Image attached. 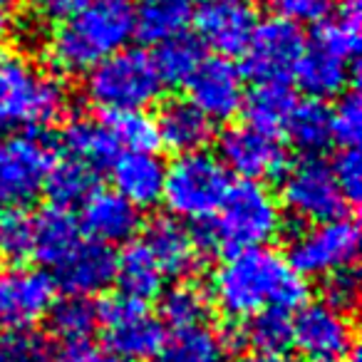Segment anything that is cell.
I'll return each mask as SVG.
<instances>
[{
	"label": "cell",
	"instance_id": "obj_26",
	"mask_svg": "<svg viewBox=\"0 0 362 362\" xmlns=\"http://www.w3.org/2000/svg\"><path fill=\"white\" fill-rule=\"evenodd\" d=\"M62 151L95 171L110 166L119 156V146L110 127L95 119H77L67 124V129L62 132Z\"/></svg>",
	"mask_w": 362,
	"mask_h": 362
},
{
	"label": "cell",
	"instance_id": "obj_8",
	"mask_svg": "<svg viewBox=\"0 0 362 362\" xmlns=\"http://www.w3.org/2000/svg\"><path fill=\"white\" fill-rule=\"evenodd\" d=\"M52 149L35 134H13L0 141V211L28 209L45 192Z\"/></svg>",
	"mask_w": 362,
	"mask_h": 362
},
{
	"label": "cell",
	"instance_id": "obj_31",
	"mask_svg": "<svg viewBox=\"0 0 362 362\" xmlns=\"http://www.w3.org/2000/svg\"><path fill=\"white\" fill-rule=\"evenodd\" d=\"M159 315L171 330L204 325L211 315V296L197 283H176L161 296Z\"/></svg>",
	"mask_w": 362,
	"mask_h": 362
},
{
	"label": "cell",
	"instance_id": "obj_50",
	"mask_svg": "<svg viewBox=\"0 0 362 362\" xmlns=\"http://www.w3.org/2000/svg\"><path fill=\"white\" fill-rule=\"evenodd\" d=\"M204 3H211V0H204Z\"/></svg>",
	"mask_w": 362,
	"mask_h": 362
},
{
	"label": "cell",
	"instance_id": "obj_30",
	"mask_svg": "<svg viewBox=\"0 0 362 362\" xmlns=\"http://www.w3.org/2000/svg\"><path fill=\"white\" fill-rule=\"evenodd\" d=\"M296 102L298 100L293 97L288 85H283V82H268V85H256V90L251 95H246L243 110H246L248 124L278 134L286 127Z\"/></svg>",
	"mask_w": 362,
	"mask_h": 362
},
{
	"label": "cell",
	"instance_id": "obj_41",
	"mask_svg": "<svg viewBox=\"0 0 362 362\" xmlns=\"http://www.w3.org/2000/svg\"><path fill=\"white\" fill-rule=\"evenodd\" d=\"M357 296H360V278L352 266L325 276V303L347 313L350 308H355Z\"/></svg>",
	"mask_w": 362,
	"mask_h": 362
},
{
	"label": "cell",
	"instance_id": "obj_37",
	"mask_svg": "<svg viewBox=\"0 0 362 362\" xmlns=\"http://www.w3.org/2000/svg\"><path fill=\"white\" fill-rule=\"evenodd\" d=\"M330 132L332 141H337L342 149L357 146L362 136V100L357 92H345L335 110H330Z\"/></svg>",
	"mask_w": 362,
	"mask_h": 362
},
{
	"label": "cell",
	"instance_id": "obj_34",
	"mask_svg": "<svg viewBox=\"0 0 362 362\" xmlns=\"http://www.w3.org/2000/svg\"><path fill=\"white\" fill-rule=\"evenodd\" d=\"M248 340L256 350L286 352L291 345V313L281 308H268L248 317L246 330L241 332V342Z\"/></svg>",
	"mask_w": 362,
	"mask_h": 362
},
{
	"label": "cell",
	"instance_id": "obj_13",
	"mask_svg": "<svg viewBox=\"0 0 362 362\" xmlns=\"http://www.w3.org/2000/svg\"><path fill=\"white\" fill-rule=\"evenodd\" d=\"M218 161L241 181L276 179L286 171L288 151L278 134L253 124H233L218 136Z\"/></svg>",
	"mask_w": 362,
	"mask_h": 362
},
{
	"label": "cell",
	"instance_id": "obj_16",
	"mask_svg": "<svg viewBox=\"0 0 362 362\" xmlns=\"http://www.w3.org/2000/svg\"><path fill=\"white\" fill-rule=\"evenodd\" d=\"M55 281L37 268L0 273V322L8 330H25L47 317L55 303Z\"/></svg>",
	"mask_w": 362,
	"mask_h": 362
},
{
	"label": "cell",
	"instance_id": "obj_9",
	"mask_svg": "<svg viewBox=\"0 0 362 362\" xmlns=\"http://www.w3.org/2000/svg\"><path fill=\"white\" fill-rule=\"evenodd\" d=\"M360 251V228L352 218L340 216L313 223L291 243L288 263L303 278H325L340 268H350Z\"/></svg>",
	"mask_w": 362,
	"mask_h": 362
},
{
	"label": "cell",
	"instance_id": "obj_45",
	"mask_svg": "<svg viewBox=\"0 0 362 362\" xmlns=\"http://www.w3.org/2000/svg\"><path fill=\"white\" fill-rule=\"evenodd\" d=\"M82 362H139V360H132V357H124V355H117L112 350H105V352H85V360Z\"/></svg>",
	"mask_w": 362,
	"mask_h": 362
},
{
	"label": "cell",
	"instance_id": "obj_46",
	"mask_svg": "<svg viewBox=\"0 0 362 362\" xmlns=\"http://www.w3.org/2000/svg\"><path fill=\"white\" fill-rule=\"evenodd\" d=\"M87 347H65L57 357H50L47 362H82L85 360Z\"/></svg>",
	"mask_w": 362,
	"mask_h": 362
},
{
	"label": "cell",
	"instance_id": "obj_47",
	"mask_svg": "<svg viewBox=\"0 0 362 362\" xmlns=\"http://www.w3.org/2000/svg\"><path fill=\"white\" fill-rule=\"evenodd\" d=\"M3 266H6V256H3V251H0V273H3Z\"/></svg>",
	"mask_w": 362,
	"mask_h": 362
},
{
	"label": "cell",
	"instance_id": "obj_38",
	"mask_svg": "<svg viewBox=\"0 0 362 362\" xmlns=\"http://www.w3.org/2000/svg\"><path fill=\"white\" fill-rule=\"evenodd\" d=\"M50 347L35 330H6L0 335V362H47Z\"/></svg>",
	"mask_w": 362,
	"mask_h": 362
},
{
	"label": "cell",
	"instance_id": "obj_5",
	"mask_svg": "<svg viewBox=\"0 0 362 362\" xmlns=\"http://www.w3.org/2000/svg\"><path fill=\"white\" fill-rule=\"evenodd\" d=\"M360 57V16L352 6L335 21L317 25L296 67V82L313 100L342 95L355 77Z\"/></svg>",
	"mask_w": 362,
	"mask_h": 362
},
{
	"label": "cell",
	"instance_id": "obj_20",
	"mask_svg": "<svg viewBox=\"0 0 362 362\" xmlns=\"http://www.w3.org/2000/svg\"><path fill=\"white\" fill-rule=\"evenodd\" d=\"M159 263L164 278H187L204 263L199 233H192L179 218H159L141 238Z\"/></svg>",
	"mask_w": 362,
	"mask_h": 362
},
{
	"label": "cell",
	"instance_id": "obj_19",
	"mask_svg": "<svg viewBox=\"0 0 362 362\" xmlns=\"http://www.w3.org/2000/svg\"><path fill=\"white\" fill-rule=\"evenodd\" d=\"M115 253L110 246L97 241H80L55 266V286L67 296L90 298L115 283Z\"/></svg>",
	"mask_w": 362,
	"mask_h": 362
},
{
	"label": "cell",
	"instance_id": "obj_4",
	"mask_svg": "<svg viewBox=\"0 0 362 362\" xmlns=\"http://www.w3.org/2000/svg\"><path fill=\"white\" fill-rule=\"evenodd\" d=\"M283 226V209L261 181L231 184L221 206L211 216L206 233H199L204 248L236 253L268 246Z\"/></svg>",
	"mask_w": 362,
	"mask_h": 362
},
{
	"label": "cell",
	"instance_id": "obj_6",
	"mask_svg": "<svg viewBox=\"0 0 362 362\" xmlns=\"http://www.w3.org/2000/svg\"><path fill=\"white\" fill-rule=\"evenodd\" d=\"M159 72L149 52L124 47L97 62L85 80V97L92 107L107 112L146 110L161 95Z\"/></svg>",
	"mask_w": 362,
	"mask_h": 362
},
{
	"label": "cell",
	"instance_id": "obj_27",
	"mask_svg": "<svg viewBox=\"0 0 362 362\" xmlns=\"http://www.w3.org/2000/svg\"><path fill=\"white\" fill-rule=\"evenodd\" d=\"M189 23H192L189 0H146L134 16V35H139L144 42L159 45L187 33Z\"/></svg>",
	"mask_w": 362,
	"mask_h": 362
},
{
	"label": "cell",
	"instance_id": "obj_44",
	"mask_svg": "<svg viewBox=\"0 0 362 362\" xmlns=\"http://www.w3.org/2000/svg\"><path fill=\"white\" fill-rule=\"evenodd\" d=\"M238 362H293V357H288L286 352L253 350V352H248V355H243Z\"/></svg>",
	"mask_w": 362,
	"mask_h": 362
},
{
	"label": "cell",
	"instance_id": "obj_35",
	"mask_svg": "<svg viewBox=\"0 0 362 362\" xmlns=\"http://www.w3.org/2000/svg\"><path fill=\"white\" fill-rule=\"evenodd\" d=\"M105 124L110 127L117 146L124 151H154L159 141L154 119L144 110L112 112Z\"/></svg>",
	"mask_w": 362,
	"mask_h": 362
},
{
	"label": "cell",
	"instance_id": "obj_1",
	"mask_svg": "<svg viewBox=\"0 0 362 362\" xmlns=\"http://www.w3.org/2000/svg\"><path fill=\"white\" fill-rule=\"evenodd\" d=\"M211 300L233 320L268 308L296 310L308 300V283L281 251L268 246L228 253L211 278Z\"/></svg>",
	"mask_w": 362,
	"mask_h": 362
},
{
	"label": "cell",
	"instance_id": "obj_23",
	"mask_svg": "<svg viewBox=\"0 0 362 362\" xmlns=\"http://www.w3.org/2000/svg\"><path fill=\"white\" fill-rule=\"evenodd\" d=\"M231 352L233 345L226 332L214 330L204 322L164 335L151 362H228Z\"/></svg>",
	"mask_w": 362,
	"mask_h": 362
},
{
	"label": "cell",
	"instance_id": "obj_18",
	"mask_svg": "<svg viewBox=\"0 0 362 362\" xmlns=\"http://www.w3.org/2000/svg\"><path fill=\"white\" fill-rule=\"evenodd\" d=\"M80 228L90 236V241L124 246L141 228V211L115 189H95L82 202Z\"/></svg>",
	"mask_w": 362,
	"mask_h": 362
},
{
	"label": "cell",
	"instance_id": "obj_42",
	"mask_svg": "<svg viewBox=\"0 0 362 362\" xmlns=\"http://www.w3.org/2000/svg\"><path fill=\"white\" fill-rule=\"evenodd\" d=\"M87 0H30L33 11L45 21H65L72 13H77Z\"/></svg>",
	"mask_w": 362,
	"mask_h": 362
},
{
	"label": "cell",
	"instance_id": "obj_17",
	"mask_svg": "<svg viewBox=\"0 0 362 362\" xmlns=\"http://www.w3.org/2000/svg\"><path fill=\"white\" fill-rule=\"evenodd\" d=\"M199 42L216 50L218 55L231 57L243 52L253 28L256 13L246 0H211L194 13Z\"/></svg>",
	"mask_w": 362,
	"mask_h": 362
},
{
	"label": "cell",
	"instance_id": "obj_40",
	"mask_svg": "<svg viewBox=\"0 0 362 362\" xmlns=\"http://www.w3.org/2000/svg\"><path fill=\"white\" fill-rule=\"evenodd\" d=\"M330 169L337 181V187H340L342 197L347 199V204L360 202V197H362V159H360L357 146L342 149L340 154L335 156V161L330 164Z\"/></svg>",
	"mask_w": 362,
	"mask_h": 362
},
{
	"label": "cell",
	"instance_id": "obj_11",
	"mask_svg": "<svg viewBox=\"0 0 362 362\" xmlns=\"http://www.w3.org/2000/svg\"><path fill=\"white\" fill-rule=\"evenodd\" d=\"M305 50V40L298 25L268 18L256 23L246 47H243V75L253 77L256 85L268 82H283L288 85L296 75L298 60Z\"/></svg>",
	"mask_w": 362,
	"mask_h": 362
},
{
	"label": "cell",
	"instance_id": "obj_25",
	"mask_svg": "<svg viewBox=\"0 0 362 362\" xmlns=\"http://www.w3.org/2000/svg\"><path fill=\"white\" fill-rule=\"evenodd\" d=\"M80 221L62 206H47L33 216V256L55 268L82 241Z\"/></svg>",
	"mask_w": 362,
	"mask_h": 362
},
{
	"label": "cell",
	"instance_id": "obj_3",
	"mask_svg": "<svg viewBox=\"0 0 362 362\" xmlns=\"http://www.w3.org/2000/svg\"><path fill=\"white\" fill-rule=\"evenodd\" d=\"M70 95L60 77L18 50H0V127L35 134L65 117Z\"/></svg>",
	"mask_w": 362,
	"mask_h": 362
},
{
	"label": "cell",
	"instance_id": "obj_32",
	"mask_svg": "<svg viewBox=\"0 0 362 362\" xmlns=\"http://www.w3.org/2000/svg\"><path fill=\"white\" fill-rule=\"evenodd\" d=\"M97 189V171L80 161L62 156L60 161H52V169L47 174L45 192L55 206L70 209L82 204Z\"/></svg>",
	"mask_w": 362,
	"mask_h": 362
},
{
	"label": "cell",
	"instance_id": "obj_21",
	"mask_svg": "<svg viewBox=\"0 0 362 362\" xmlns=\"http://www.w3.org/2000/svg\"><path fill=\"white\" fill-rule=\"evenodd\" d=\"M110 166L115 192L136 209H149L161 202L166 164L154 151H124Z\"/></svg>",
	"mask_w": 362,
	"mask_h": 362
},
{
	"label": "cell",
	"instance_id": "obj_14",
	"mask_svg": "<svg viewBox=\"0 0 362 362\" xmlns=\"http://www.w3.org/2000/svg\"><path fill=\"white\" fill-rule=\"evenodd\" d=\"M97 317L107 345L117 355L144 360L154 355L164 340V325L146 308V303L127 298L122 293L97 305Z\"/></svg>",
	"mask_w": 362,
	"mask_h": 362
},
{
	"label": "cell",
	"instance_id": "obj_39",
	"mask_svg": "<svg viewBox=\"0 0 362 362\" xmlns=\"http://www.w3.org/2000/svg\"><path fill=\"white\" fill-rule=\"evenodd\" d=\"M268 6L291 25H320L330 18L332 0H268Z\"/></svg>",
	"mask_w": 362,
	"mask_h": 362
},
{
	"label": "cell",
	"instance_id": "obj_7",
	"mask_svg": "<svg viewBox=\"0 0 362 362\" xmlns=\"http://www.w3.org/2000/svg\"><path fill=\"white\" fill-rule=\"evenodd\" d=\"M231 187V174L209 151H187L166 166L164 194L166 204L176 218L184 221H206L216 214Z\"/></svg>",
	"mask_w": 362,
	"mask_h": 362
},
{
	"label": "cell",
	"instance_id": "obj_33",
	"mask_svg": "<svg viewBox=\"0 0 362 362\" xmlns=\"http://www.w3.org/2000/svg\"><path fill=\"white\" fill-rule=\"evenodd\" d=\"M204 57L206 55H204V45L199 42V37L181 33L171 40L159 42L151 60L164 85H187Z\"/></svg>",
	"mask_w": 362,
	"mask_h": 362
},
{
	"label": "cell",
	"instance_id": "obj_29",
	"mask_svg": "<svg viewBox=\"0 0 362 362\" xmlns=\"http://www.w3.org/2000/svg\"><path fill=\"white\" fill-rule=\"evenodd\" d=\"M283 129L296 149H300L308 156H315L332 141L330 110L322 105V100H313V97L296 102Z\"/></svg>",
	"mask_w": 362,
	"mask_h": 362
},
{
	"label": "cell",
	"instance_id": "obj_15",
	"mask_svg": "<svg viewBox=\"0 0 362 362\" xmlns=\"http://www.w3.org/2000/svg\"><path fill=\"white\" fill-rule=\"evenodd\" d=\"M189 102L211 122H228L243 110L246 75L228 57H204L187 82Z\"/></svg>",
	"mask_w": 362,
	"mask_h": 362
},
{
	"label": "cell",
	"instance_id": "obj_36",
	"mask_svg": "<svg viewBox=\"0 0 362 362\" xmlns=\"http://www.w3.org/2000/svg\"><path fill=\"white\" fill-rule=\"evenodd\" d=\"M0 251L13 261L33 258V216L25 209L0 211Z\"/></svg>",
	"mask_w": 362,
	"mask_h": 362
},
{
	"label": "cell",
	"instance_id": "obj_28",
	"mask_svg": "<svg viewBox=\"0 0 362 362\" xmlns=\"http://www.w3.org/2000/svg\"><path fill=\"white\" fill-rule=\"evenodd\" d=\"M47 320H50V332L65 347H87L90 337L100 327L97 305L90 298L80 296H67L52 303Z\"/></svg>",
	"mask_w": 362,
	"mask_h": 362
},
{
	"label": "cell",
	"instance_id": "obj_49",
	"mask_svg": "<svg viewBox=\"0 0 362 362\" xmlns=\"http://www.w3.org/2000/svg\"><path fill=\"white\" fill-rule=\"evenodd\" d=\"M330 362H350V360H330Z\"/></svg>",
	"mask_w": 362,
	"mask_h": 362
},
{
	"label": "cell",
	"instance_id": "obj_10",
	"mask_svg": "<svg viewBox=\"0 0 362 362\" xmlns=\"http://www.w3.org/2000/svg\"><path fill=\"white\" fill-rule=\"evenodd\" d=\"M283 174L281 202L288 214L310 223L347 216L350 204L342 197L330 164L317 156H305Z\"/></svg>",
	"mask_w": 362,
	"mask_h": 362
},
{
	"label": "cell",
	"instance_id": "obj_12",
	"mask_svg": "<svg viewBox=\"0 0 362 362\" xmlns=\"http://www.w3.org/2000/svg\"><path fill=\"white\" fill-rule=\"evenodd\" d=\"M291 345L310 362L347 360L355 345V327L350 315L330 303H303L291 317Z\"/></svg>",
	"mask_w": 362,
	"mask_h": 362
},
{
	"label": "cell",
	"instance_id": "obj_22",
	"mask_svg": "<svg viewBox=\"0 0 362 362\" xmlns=\"http://www.w3.org/2000/svg\"><path fill=\"white\" fill-rule=\"evenodd\" d=\"M154 124L159 141L176 154L206 149L214 139V122L189 100H171L161 105Z\"/></svg>",
	"mask_w": 362,
	"mask_h": 362
},
{
	"label": "cell",
	"instance_id": "obj_43",
	"mask_svg": "<svg viewBox=\"0 0 362 362\" xmlns=\"http://www.w3.org/2000/svg\"><path fill=\"white\" fill-rule=\"evenodd\" d=\"M18 6H21V0H0V42L13 33Z\"/></svg>",
	"mask_w": 362,
	"mask_h": 362
},
{
	"label": "cell",
	"instance_id": "obj_24",
	"mask_svg": "<svg viewBox=\"0 0 362 362\" xmlns=\"http://www.w3.org/2000/svg\"><path fill=\"white\" fill-rule=\"evenodd\" d=\"M164 273L144 241L124 243L122 253L115 258V283L122 296L146 303L164 291Z\"/></svg>",
	"mask_w": 362,
	"mask_h": 362
},
{
	"label": "cell",
	"instance_id": "obj_2",
	"mask_svg": "<svg viewBox=\"0 0 362 362\" xmlns=\"http://www.w3.org/2000/svg\"><path fill=\"white\" fill-rule=\"evenodd\" d=\"M134 16L132 0H87L52 30L45 45L47 60L62 75H87L97 62L129 45Z\"/></svg>",
	"mask_w": 362,
	"mask_h": 362
},
{
	"label": "cell",
	"instance_id": "obj_48",
	"mask_svg": "<svg viewBox=\"0 0 362 362\" xmlns=\"http://www.w3.org/2000/svg\"><path fill=\"white\" fill-rule=\"evenodd\" d=\"M342 3H350V6H355V3H357V0H342Z\"/></svg>",
	"mask_w": 362,
	"mask_h": 362
}]
</instances>
